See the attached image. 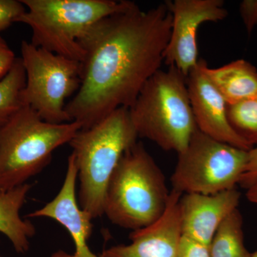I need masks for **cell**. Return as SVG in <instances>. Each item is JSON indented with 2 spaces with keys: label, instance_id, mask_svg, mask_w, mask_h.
<instances>
[{
  "label": "cell",
  "instance_id": "9",
  "mask_svg": "<svg viewBox=\"0 0 257 257\" xmlns=\"http://www.w3.org/2000/svg\"><path fill=\"white\" fill-rule=\"evenodd\" d=\"M172 15L170 40L164 62L174 66L187 77L197 65V34L200 25L207 22L224 20L228 16L222 0H175L167 1Z\"/></svg>",
  "mask_w": 257,
  "mask_h": 257
},
{
  "label": "cell",
  "instance_id": "21",
  "mask_svg": "<svg viewBox=\"0 0 257 257\" xmlns=\"http://www.w3.org/2000/svg\"><path fill=\"white\" fill-rule=\"evenodd\" d=\"M257 181V146L248 151V161L239 184L243 188L248 189Z\"/></svg>",
  "mask_w": 257,
  "mask_h": 257
},
{
  "label": "cell",
  "instance_id": "17",
  "mask_svg": "<svg viewBox=\"0 0 257 257\" xmlns=\"http://www.w3.org/2000/svg\"><path fill=\"white\" fill-rule=\"evenodd\" d=\"M26 74L21 58H17L9 73L0 81V126L5 124L24 105L22 93Z\"/></svg>",
  "mask_w": 257,
  "mask_h": 257
},
{
  "label": "cell",
  "instance_id": "18",
  "mask_svg": "<svg viewBox=\"0 0 257 257\" xmlns=\"http://www.w3.org/2000/svg\"><path fill=\"white\" fill-rule=\"evenodd\" d=\"M227 117L235 133L253 147L257 146V96L227 104Z\"/></svg>",
  "mask_w": 257,
  "mask_h": 257
},
{
  "label": "cell",
  "instance_id": "25",
  "mask_svg": "<svg viewBox=\"0 0 257 257\" xmlns=\"http://www.w3.org/2000/svg\"><path fill=\"white\" fill-rule=\"evenodd\" d=\"M50 257H72V256L69 254V253L66 252V251H63V250H59V251L52 253V256Z\"/></svg>",
  "mask_w": 257,
  "mask_h": 257
},
{
  "label": "cell",
  "instance_id": "1",
  "mask_svg": "<svg viewBox=\"0 0 257 257\" xmlns=\"http://www.w3.org/2000/svg\"><path fill=\"white\" fill-rule=\"evenodd\" d=\"M172 23L167 2L144 11L130 1L91 27L79 42L80 87L65 106L71 121L87 130L119 108L130 109L164 62Z\"/></svg>",
  "mask_w": 257,
  "mask_h": 257
},
{
  "label": "cell",
  "instance_id": "26",
  "mask_svg": "<svg viewBox=\"0 0 257 257\" xmlns=\"http://www.w3.org/2000/svg\"><path fill=\"white\" fill-rule=\"evenodd\" d=\"M251 257H257V250L255 252L251 253Z\"/></svg>",
  "mask_w": 257,
  "mask_h": 257
},
{
  "label": "cell",
  "instance_id": "10",
  "mask_svg": "<svg viewBox=\"0 0 257 257\" xmlns=\"http://www.w3.org/2000/svg\"><path fill=\"white\" fill-rule=\"evenodd\" d=\"M204 62L199 59L187 77L189 99L197 128L218 141L250 151L252 145L239 137L230 125L227 103L204 73Z\"/></svg>",
  "mask_w": 257,
  "mask_h": 257
},
{
  "label": "cell",
  "instance_id": "22",
  "mask_svg": "<svg viewBox=\"0 0 257 257\" xmlns=\"http://www.w3.org/2000/svg\"><path fill=\"white\" fill-rule=\"evenodd\" d=\"M240 15L248 33L257 25V0H244L240 4Z\"/></svg>",
  "mask_w": 257,
  "mask_h": 257
},
{
  "label": "cell",
  "instance_id": "24",
  "mask_svg": "<svg viewBox=\"0 0 257 257\" xmlns=\"http://www.w3.org/2000/svg\"><path fill=\"white\" fill-rule=\"evenodd\" d=\"M246 197L248 201L257 204V181L249 188L247 189Z\"/></svg>",
  "mask_w": 257,
  "mask_h": 257
},
{
  "label": "cell",
  "instance_id": "16",
  "mask_svg": "<svg viewBox=\"0 0 257 257\" xmlns=\"http://www.w3.org/2000/svg\"><path fill=\"white\" fill-rule=\"evenodd\" d=\"M209 251L210 257H251L243 242V218L238 208L219 225Z\"/></svg>",
  "mask_w": 257,
  "mask_h": 257
},
{
  "label": "cell",
  "instance_id": "11",
  "mask_svg": "<svg viewBox=\"0 0 257 257\" xmlns=\"http://www.w3.org/2000/svg\"><path fill=\"white\" fill-rule=\"evenodd\" d=\"M182 194L172 189L165 213L153 224L130 234L131 243L104 250L102 257H178L182 236L179 199Z\"/></svg>",
  "mask_w": 257,
  "mask_h": 257
},
{
  "label": "cell",
  "instance_id": "5",
  "mask_svg": "<svg viewBox=\"0 0 257 257\" xmlns=\"http://www.w3.org/2000/svg\"><path fill=\"white\" fill-rule=\"evenodd\" d=\"M82 126L77 121L53 124L23 106L0 126V190L27 183L52 160V154L69 143Z\"/></svg>",
  "mask_w": 257,
  "mask_h": 257
},
{
  "label": "cell",
  "instance_id": "7",
  "mask_svg": "<svg viewBox=\"0 0 257 257\" xmlns=\"http://www.w3.org/2000/svg\"><path fill=\"white\" fill-rule=\"evenodd\" d=\"M248 155V151L218 141L197 128L185 150L178 153L171 177L172 189L182 194H211L236 188Z\"/></svg>",
  "mask_w": 257,
  "mask_h": 257
},
{
  "label": "cell",
  "instance_id": "19",
  "mask_svg": "<svg viewBox=\"0 0 257 257\" xmlns=\"http://www.w3.org/2000/svg\"><path fill=\"white\" fill-rule=\"evenodd\" d=\"M26 11V8L21 1L0 0V32L10 28L16 23L20 15Z\"/></svg>",
  "mask_w": 257,
  "mask_h": 257
},
{
  "label": "cell",
  "instance_id": "8",
  "mask_svg": "<svg viewBox=\"0 0 257 257\" xmlns=\"http://www.w3.org/2000/svg\"><path fill=\"white\" fill-rule=\"evenodd\" d=\"M21 54L26 74L22 93L24 105L47 122L72 121L65 111V101L80 87V62L26 41L22 42Z\"/></svg>",
  "mask_w": 257,
  "mask_h": 257
},
{
  "label": "cell",
  "instance_id": "12",
  "mask_svg": "<svg viewBox=\"0 0 257 257\" xmlns=\"http://www.w3.org/2000/svg\"><path fill=\"white\" fill-rule=\"evenodd\" d=\"M241 193L236 188L215 194H183L179 199L182 236L209 248L219 225L237 209Z\"/></svg>",
  "mask_w": 257,
  "mask_h": 257
},
{
  "label": "cell",
  "instance_id": "14",
  "mask_svg": "<svg viewBox=\"0 0 257 257\" xmlns=\"http://www.w3.org/2000/svg\"><path fill=\"white\" fill-rule=\"evenodd\" d=\"M203 70L227 104L257 96V70L247 61L238 60L210 68L204 60Z\"/></svg>",
  "mask_w": 257,
  "mask_h": 257
},
{
  "label": "cell",
  "instance_id": "2",
  "mask_svg": "<svg viewBox=\"0 0 257 257\" xmlns=\"http://www.w3.org/2000/svg\"><path fill=\"white\" fill-rule=\"evenodd\" d=\"M128 108L111 112L97 124L80 130L69 142L75 159L79 207L93 219L104 215L108 184L125 151L138 143Z\"/></svg>",
  "mask_w": 257,
  "mask_h": 257
},
{
  "label": "cell",
  "instance_id": "3",
  "mask_svg": "<svg viewBox=\"0 0 257 257\" xmlns=\"http://www.w3.org/2000/svg\"><path fill=\"white\" fill-rule=\"evenodd\" d=\"M170 194L162 170L138 142L123 154L111 175L104 214L119 227L143 229L163 215Z\"/></svg>",
  "mask_w": 257,
  "mask_h": 257
},
{
  "label": "cell",
  "instance_id": "4",
  "mask_svg": "<svg viewBox=\"0 0 257 257\" xmlns=\"http://www.w3.org/2000/svg\"><path fill=\"white\" fill-rule=\"evenodd\" d=\"M128 110L139 138L165 151H184L197 128L187 77L174 66L155 72Z\"/></svg>",
  "mask_w": 257,
  "mask_h": 257
},
{
  "label": "cell",
  "instance_id": "6",
  "mask_svg": "<svg viewBox=\"0 0 257 257\" xmlns=\"http://www.w3.org/2000/svg\"><path fill=\"white\" fill-rule=\"evenodd\" d=\"M26 11L16 23L32 30L31 43L71 60L82 62L79 42L99 20L126 8L130 1L20 0Z\"/></svg>",
  "mask_w": 257,
  "mask_h": 257
},
{
  "label": "cell",
  "instance_id": "15",
  "mask_svg": "<svg viewBox=\"0 0 257 257\" xmlns=\"http://www.w3.org/2000/svg\"><path fill=\"white\" fill-rule=\"evenodd\" d=\"M31 187V184L26 183L9 190H0V232L9 239L19 253L28 251L30 239L36 233L34 224L24 220L20 214Z\"/></svg>",
  "mask_w": 257,
  "mask_h": 257
},
{
  "label": "cell",
  "instance_id": "20",
  "mask_svg": "<svg viewBox=\"0 0 257 257\" xmlns=\"http://www.w3.org/2000/svg\"><path fill=\"white\" fill-rule=\"evenodd\" d=\"M178 257H210L209 248L202 243L182 236L179 243Z\"/></svg>",
  "mask_w": 257,
  "mask_h": 257
},
{
  "label": "cell",
  "instance_id": "23",
  "mask_svg": "<svg viewBox=\"0 0 257 257\" xmlns=\"http://www.w3.org/2000/svg\"><path fill=\"white\" fill-rule=\"evenodd\" d=\"M16 60L14 52L0 35V81L9 73Z\"/></svg>",
  "mask_w": 257,
  "mask_h": 257
},
{
  "label": "cell",
  "instance_id": "13",
  "mask_svg": "<svg viewBox=\"0 0 257 257\" xmlns=\"http://www.w3.org/2000/svg\"><path fill=\"white\" fill-rule=\"evenodd\" d=\"M67 172L60 192L51 202L41 209L28 214L27 217H47L64 226L72 237L74 245L72 257H102L92 252L88 240L92 232L93 218L79 207L76 193L77 168L75 159L71 154L68 157Z\"/></svg>",
  "mask_w": 257,
  "mask_h": 257
}]
</instances>
